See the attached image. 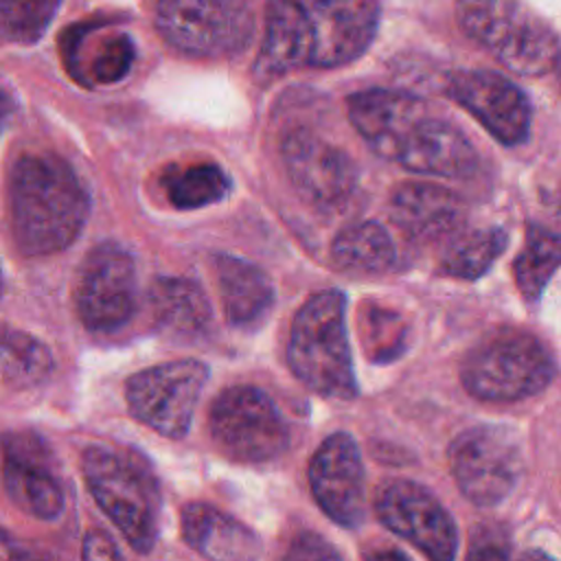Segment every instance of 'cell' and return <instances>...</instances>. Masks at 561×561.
<instances>
[{
	"mask_svg": "<svg viewBox=\"0 0 561 561\" xmlns=\"http://www.w3.org/2000/svg\"><path fill=\"white\" fill-rule=\"evenodd\" d=\"M379 24L377 0H267L259 79L296 68H335L357 59Z\"/></svg>",
	"mask_w": 561,
	"mask_h": 561,
	"instance_id": "6da1fadb",
	"label": "cell"
},
{
	"mask_svg": "<svg viewBox=\"0 0 561 561\" xmlns=\"http://www.w3.org/2000/svg\"><path fill=\"white\" fill-rule=\"evenodd\" d=\"M348 118L375 153L408 171L467 178L478 167L469 138L414 94L383 88L357 92L348 99Z\"/></svg>",
	"mask_w": 561,
	"mask_h": 561,
	"instance_id": "7a4b0ae2",
	"label": "cell"
},
{
	"mask_svg": "<svg viewBox=\"0 0 561 561\" xmlns=\"http://www.w3.org/2000/svg\"><path fill=\"white\" fill-rule=\"evenodd\" d=\"M90 210L77 171L53 153H24L9 178V221L18 248L46 256L70 245Z\"/></svg>",
	"mask_w": 561,
	"mask_h": 561,
	"instance_id": "3957f363",
	"label": "cell"
},
{
	"mask_svg": "<svg viewBox=\"0 0 561 561\" xmlns=\"http://www.w3.org/2000/svg\"><path fill=\"white\" fill-rule=\"evenodd\" d=\"M344 311L346 298L337 289L311 296L296 313L287 342L291 373L313 392L337 401L357 394Z\"/></svg>",
	"mask_w": 561,
	"mask_h": 561,
	"instance_id": "277c9868",
	"label": "cell"
},
{
	"mask_svg": "<svg viewBox=\"0 0 561 561\" xmlns=\"http://www.w3.org/2000/svg\"><path fill=\"white\" fill-rule=\"evenodd\" d=\"M85 486L99 508L136 552H149L158 537L160 491L140 456L92 445L81 456Z\"/></svg>",
	"mask_w": 561,
	"mask_h": 561,
	"instance_id": "5b68a950",
	"label": "cell"
},
{
	"mask_svg": "<svg viewBox=\"0 0 561 561\" xmlns=\"http://www.w3.org/2000/svg\"><path fill=\"white\" fill-rule=\"evenodd\" d=\"M456 18L469 39L515 75L541 77L561 57L552 26L522 0H458Z\"/></svg>",
	"mask_w": 561,
	"mask_h": 561,
	"instance_id": "8992f818",
	"label": "cell"
},
{
	"mask_svg": "<svg viewBox=\"0 0 561 561\" xmlns=\"http://www.w3.org/2000/svg\"><path fill=\"white\" fill-rule=\"evenodd\" d=\"M462 386L484 401H519L541 392L554 377L548 348L522 331L495 333L462 362Z\"/></svg>",
	"mask_w": 561,
	"mask_h": 561,
	"instance_id": "52a82bcc",
	"label": "cell"
},
{
	"mask_svg": "<svg viewBox=\"0 0 561 561\" xmlns=\"http://www.w3.org/2000/svg\"><path fill=\"white\" fill-rule=\"evenodd\" d=\"M156 24L173 48L206 59L241 53L254 33L245 0H158Z\"/></svg>",
	"mask_w": 561,
	"mask_h": 561,
	"instance_id": "ba28073f",
	"label": "cell"
},
{
	"mask_svg": "<svg viewBox=\"0 0 561 561\" xmlns=\"http://www.w3.org/2000/svg\"><path fill=\"white\" fill-rule=\"evenodd\" d=\"M208 430L215 445L239 462L272 460L289 445L280 410L254 386H232L217 394L208 412Z\"/></svg>",
	"mask_w": 561,
	"mask_h": 561,
	"instance_id": "9c48e42d",
	"label": "cell"
},
{
	"mask_svg": "<svg viewBox=\"0 0 561 561\" xmlns=\"http://www.w3.org/2000/svg\"><path fill=\"white\" fill-rule=\"evenodd\" d=\"M208 379V366L197 359H173L131 375L125 399L131 416L153 432L182 438L193 421Z\"/></svg>",
	"mask_w": 561,
	"mask_h": 561,
	"instance_id": "30bf717a",
	"label": "cell"
},
{
	"mask_svg": "<svg viewBox=\"0 0 561 561\" xmlns=\"http://www.w3.org/2000/svg\"><path fill=\"white\" fill-rule=\"evenodd\" d=\"M449 467L467 500L480 506L497 504L519 478V440L508 427L476 425L451 443Z\"/></svg>",
	"mask_w": 561,
	"mask_h": 561,
	"instance_id": "8fae6325",
	"label": "cell"
},
{
	"mask_svg": "<svg viewBox=\"0 0 561 561\" xmlns=\"http://www.w3.org/2000/svg\"><path fill=\"white\" fill-rule=\"evenodd\" d=\"M75 309L83 327L99 333L129 322L136 309V265L123 245L105 241L85 254L75 285Z\"/></svg>",
	"mask_w": 561,
	"mask_h": 561,
	"instance_id": "7c38bea8",
	"label": "cell"
},
{
	"mask_svg": "<svg viewBox=\"0 0 561 561\" xmlns=\"http://www.w3.org/2000/svg\"><path fill=\"white\" fill-rule=\"evenodd\" d=\"M377 515L388 530L408 539L425 557L438 561L456 557V524L425 486L410 480L388 482L379 491Z\"/></svg>",
	"mask_w": 561,
	"mask_h": 561,
	"instance_id": "4fadbf2b",
	"label": "cell"
},
{
	"mask_svg": "<svg viewBox=\"0 0 561 561\" xmlns=\"http://www.w3.org/2000/svg\"><path fill=\"white\" fill-rule=\"evenodd\" d=\"M280 153L291 184L311 204H340L357 184V171L348 153L309 129L289 131Z\"/></svg>",
	"mask_w": 561,
	"mask_h": 561,
	"instance_id": "5bb4252c",
	"label": "cell"
},
{
	"mask_svg": "<svg viewBox=\"0 0 561 561\" xmlns=\"http://www.w3.org/2000/svg\"><path fill=\"white\" fill-rule=\"evenodd\" d=\"M449 94L500 142L526 140L533 116L530 103L506 77L491 70H460L449 79Z\"/></svg>",
	"mask_w": 561,
	"mask_h": 561,
	"instance_id": "9a60e30c",
	"label": "cell"
},
{
	"mask_svg": "<svg viewBox=\"0 0 561 561\" xmlns=\"http://www.w3.org/2000/svg\"><path fill=\"white\" fill-rule=\"evenodd\" d=\"M309 486L318 506L340 526L364 519V467L351 434H331L309 462Z\"/></svg>",
	"mask_w": 561,
	"mask_h": 561,
	"instance_id": "2e32d148",
	"label": "cell"
},
{
	"mask_svg": "<svg viewBox=\"0 0 561 561\" xmlns=\"http://www.w3.org/2000/svg\"><path fill=\"white\" fill-rule=\"evenodd\" d=\"M2 480L13 504L31 517L50 522L64 511V489L53 471V454L35 434L2 436Z\"/></svg>",
	"mask_w": 561,
	"mask_h": 561,
	"instance_id": "e0dca14e",
	"label": "cell"
},
{
	"mask_svg": "<svg viewBox=\"0 0 561 561\" xmlns=\"http://www.w3.org/2000/svg\"><path fill=\"white\" fill-rule=\"evenodd\" d=\"M392 221L416 241H434L454 234L465 219L462 199L432 182H403L390 195Z\"/></svg>",
	"mask_w": 561,
	"mask_h": 561,
	"instance_id": "ac0fdd59",
	"label": "cell"
},
{
	"mask_svg": "<svg viewBox=\"0 0 561 561\" xmlns=\"http://www.w3.org/2000/svg\"><path fill=\"white\" fill-rule=\"evenodd\" d=\"M182 537L202 557L217 561L261 554V541L245 524L206 502H191L182 508Z\"/></svg>",
	"mask_w": 561,
	"mask_h": 561,
	"instance_id": "d6986e66",
	"label": "cell"
},
{
	"mask_svg": "<svg viewBox=\"0 0 561 561\" xmlns=\"http://www.w3.org/2000/svg\"><path fill=\"white\" fill-rule=\"evenodd\" d=\"M149 313L162 333L195 340L208 333L213 309L204 289L182 276L156 278L149 287Z\"/></svg>",
	"mask_w": 561,
	"mask_h": 561,
	"instance_id": "ffe728a7",
	"label": "cell"
},
{
	"mask_svg": "<svg viewBox=\"0 0 561 561\" xmlns=\"http://www.w3.org/2000/svg\"><path fill=\"white\" fill-rule=\"evenodd\" d=\"M215 274L221 307L232 327L252 329L265 320L274 305V287L261 267L230 254H217Z\"/></svg>",
	"mask_w": 561,
	"mask_h": 561,
	"instance_id": "44dd1931",
	"label": "cell"
},
{
	"mask_svg": "<svg viewBox=\"0 0 561 561\" xmlns=\"http://www.w3.org/2000/svg\"><path fill=\"white\" fill-rule=\"evenodd\" d=\"M331 259L351 274H381L394 265L397 250L386 228L377 221H359L335 237Z\"/></svg>",
	"mask_w": 561,
	"mask_h": 561,
	"instance_id": "7402d4cb",
	"label": "cell"
},
{
	"mask_svg": "<svg viewBox=\"0 0 561 561\" xmlns=\"http://www.w3.org/2000/svg\"><path fill=\"white\" fill-rule=\"evenodd\" d=\"M55 370L50 348L35 335L0 322V381L13 388L37 386Z\"/></svg>",
	"mask_w": 561,
	"mask_h": 561,
	"instance_id": "603a6c76",
	"label": "cell"
},
{
	"mask_svg": "<svg viewBox=\"0 0 561 561\" xmlns=\"http://www.w3.org/2000/svg\"><path fill=\"white\" fill-rule=\"evenodd\" d=\"M443 254L440 270L454 278L476 280L489 272L493 261L506 248V232L497 226L476 228V230H456L449 234Z\"/></svg>",
	"mask_w": 561,
	"mask_h": 561,
	"instance_id": "cb8c5ba5",
	"label": "cell"
},
{
	"mask_svg": "<svg viewBox=\"0 0 561 561\" xmlns=\"http://www.w3.org/2000/svg\"><path fill=\"white\" fill-rule=\"evenodd\" d=\"M561 267V234L546 230L541 226H528L524 248L515 256L513 274L517 289L528 302H537L552 278Z\"/></svg>",
	"mask_w": 561,
	"mask_h": 561,
	"instance_id": "d4e9b609",
	"label": "cell"
},
{
	"mask_svg": "<svg viewBox=\"0 0 561 561\" xmlns=\"http://www.w3.org/2000/svg\"><path fill=\"white\" fill-rule=\"evenodd\" d=\"M162 188L175 208L195 210L224 199L230 178L215 162H193L164 171Z\"/></svg>",
	"mask_w": 561,
	"mask_h": 561,
	"instance_id": "484cf974",
	"label": "cell"
},
{
	"mask_svg": "<svg viewBox=\"0 0 561 561\" xmlns=\"http://www.w3.org/2000/svg\"><path fill=\"white\" fill-rule=\"evenodd\" d=\"M61 0H0V37L18 44L37 42Z\"/></svg>",
	"mask_w": 561,
	"mask_h": 561,
	"instance_id": "4316f807",
	"label": "cell"
},
{
	"mask_svg": "<svg viewBox=\"0 0 561 561\" xmlns=\"http://www.w3.org/2000/svg\"><path fill=\"white\" fill-rule=\"evenodd\" d=\"M134 55V44L125 33L110 35L105 42H101L88 66V81L105 85L121 81L131 68Z\"/></svg>",
	"mask_w": 561,
	"mask_h": 561,
	"instance_id": "83f0119b",
	"label": "cell"
},
{
	"mask_svg": "<svg viewBox=\"0 0 561 561\" xmlns=\"http://www.w3.org/2000/svg\"><path fill=\"white\" fill-rule=\"evenodd\" d=\"M508 550H511V543L500 528L480 526L471 537L467 554L471 559H504L508 557Z\"/></svg>",
	"mask_w": 561,
	"mask_h": 561,
	"instance_id": "f1b7e54d",
	"label": "cell"
},
{
	"mask_svg": "<svg viewBox=\"0 0 561 561\" xmlns=\"http://www.w3.org/2000/svg\"><path fill=\"white\" fill-rule=\"evenodd\" d=\"M287 557L291 559H329V557H340V552L335 548H331L324 539L305 533L298 539H294Z\"/></svg>",
	"mask_w": 561,
	"mask_h": 561,
	"instance_id": "f546056e",
	"label": "cell"
},
{
	"mask_svg": "<svg viewBox=\"0 0 561 561\" xmlns=\"http://www.w3.org/2000/svg\"><path fill=\"white\" fill-rule=\"evenodd\" d=\"M83 559H121V552L116 548V543L101 530H92L85 535L83 539V548H81Z\"/></svg>",
	"mask_w": 561,
	"mask_h": 561,
	"instance_id": "4dcf8cb0",
	"label": "cell"
},
{
	"mask_svg": "<svg viewBox=\"0 0 561 561\" xmlns=\"http://www.w3.org/2000/svg\"><path fill=\"white\" fill-rule=\"evenodd\" d=\"M15 557H28V550H24L7 530L0 528V559H15Z\"/></svg>",
	"mask_w": 561,
	"mask_h": 561,
	"instance_id": "1f68e13d",
	"label": "cell"
},
{
	"mask_svg": "<svg viewBox=\"0 0 561 561\" xmlns=\"http://www.w3.org/2000/svg\"><path fill=\"white\" fill-rule=\"evenodd\" d=\"M11 114H13V101H11V96L0 88V134H2V129L7 127Z\"/></svg>",
	"mask_w": 561,
	"mask_h": 561,
	"instance_id": "d6a6232c",
	"label": "cell"
},
{
	"mask_svg": "<svg viewBox=\"0 0 561 561\" xmlns=\"http://www.w3.org/2000/svg\"><path fill=\"white\" fill-rule=\"evenodd\" d=\"M2 289H4V280H2V267H0V298H2Z\"/></svg>",
	"mask_w": 561,
	"mask_h": 561,
	"instance_id": "836d02e7",
	"label": "cell"
}]
</instances>
